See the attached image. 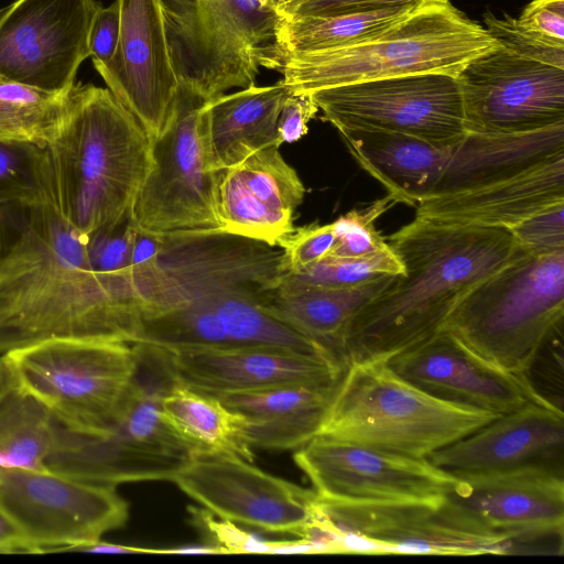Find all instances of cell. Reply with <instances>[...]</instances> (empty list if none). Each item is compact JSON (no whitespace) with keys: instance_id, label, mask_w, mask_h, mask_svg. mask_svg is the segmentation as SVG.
<instances>
[{"instance_id":"obj_1","label":"cell","mask_w":564,"mask_h":564,"mask_svg":"<svg viewBox=\"0 0 564 564\" xmlns=\"http://www.w3.org/2000/svg\"><path fill=\"white\" fill-rule=\"evenodd\" d=\"M387 242L404 271L349 322L340 346L345 366L388 360L443 329L474 288L523 250L507 228L420 218Z\"/></svg>"},{"instance_id":"obj_2","label":"cell","mask_w":564,"mask_h":564,"mask_svg":"<svg viewBox=\"0 0 564 564\" xmlns=\"http://www.w3.org/2000/svg\"><path fill=\"white\" fill-rule=\"evenodd\" d=\"M59 205L85 237L127 215L151 166V140L108 89L75 83L65 124L46 148Z\"/></svg>"},{"instance_id":"obj_3","label":"cell","mask_w":564,"mask_h":564,"mask_svg":"<svg viewBox=\"0 0 564 564\" xmlns=\"http://www.w3.org/2000/svg\"><path fill=\"white\" fill-rule=\"evenodd\" d=\"M131 271L140 318L225 293L268 301L290 272L278 246L219 229L135 228Z\"/></svg>"},{"instance_id":"obj_4","label":"cell","mask_w":564,"mask_h":564,"mask_svg":"<svg viewBox=\"0 0 564 564\" xmlns=\"http://www.w3.org/2000/svg\"><path fill=\"white\" fill-rule=\"evenodd\" d=\"M497 416L431 395L387 360H366L345 366L317 435L429 458Z\"/></svg>"},{"instance_id":"obj_5","label":"cell","mask_w":564,"mask_h":564,"mask_svg":"<svg viewBox=\"0 0 564 564\" xmlns=\"http://www.w3.org/2000/svg\"><path fill=\"white\" fill-rule=\"evenodd\" d=\"M497 42L451 2L425 4L359 44L293 53L276 70L293 94L420 73L457 74Z\"/></svg>"},{"instance_id":"obj_6","label":"cell","mask_w":564,"mask_h":564,"mask_svg":"<svg viewBox=\"0 0 564 564\" xmlns=\"http://www.w3.org/2000/svg\"><path fill=\"white\" fill-rule=\"evenodd\" d=\"M563 315L564 250L523 249L474 288L443 328L488 362L529 377Z\"/></svg>"},{"instance_id":"obj_7","label":"cell","mask_w":564,"mask_h":564,"mask_svg":"<svg viewBox=\"0 0 564 564\" xmlns=\"http://www.w3.org/2000/svg\"><path fill=\"white\" fill-rule=\"evenodd\" d=\"M180 87L206 102L276 70L281 15L269 0H162Z\"/></svg>"},{"instance_id":"obj_8","label":"cell","mask_w":564,"mask_h":564,"mask_svg":"<svg viewBox=\"0 0 564 564\" xmlns=\"http://www.w3.org/2000/svg\"><path fill=\"white\" fill-rule=\"evenodd\" d=\"M18 384L63 427L102 434L134 379L138 348L108 339L56 338L3 355Z\"/></svg>"},{"instance_id":"obj_9","label":"cell","mask_w":564,"mask_h":564,"mask_svg":"<svg viewBox=\"0 0 564 564\" xmlns=\"http://www.w3.org/2000/svg\"><path fill=\"white\" fill-rule=\"evenodd\" d=\"M204 101L181 88L165 131L151 141V166L131 207L137 229L169 234L223 228L221 171H212L204 142Z\"/></svg>"},{"instance_id":"obj_10","label":"cell","mask_w":564,"mask_h":564,"mask_svg":"<svg viewBox=\"0 0 564 564\" xmlns=\"http://www.w3.org/2000/svg\"><path fill=\"white\" fill-rule=\"evenodd\" d=\"M322 119L339 130H378L452 148L467 133L457 77L420 73L308 93Z\"/></svg>"},{"instance_id":"obj_11","label":"cell","mask_w":564,"mask_h":564,"mask_svg":"<svg viewBox=\"0 0 564 564\" xmlns=\"http://www.w3.org/2000/svg\"><path fill=\"white\" fill-rule=\"evenodd\" d=\"M293 457L316 496L338 503L440 506L458 481L429 458L322 435L299 447Z\"/></svg>"},{"instance_id":"obj_12","label":"cell","mask_w":564,"mask_h":564,"mask_svg":"<svg viewBox=\"0 0 564 564\" xmlns=\"http://www.w3.org/2000/svg\"><path fill=\"white\" fill-rule=\"evenodd\" d=\"M314 508L336 535L355 534L378 544L379 553L478 555L539 552L536 544L478 527L445 502L349 505L315 497Z\"/></svg>"},{"instance_id":"obj_13","label":"cell","mask_w":564,"mask_h":564,"mask_svg":"<svg viewBox=\"0 0 564 564\" xmlns=\"http://www.w3.org/2000/svg\"><path fill=\"white\" fill-rule=\"evenodd\" d=\"M0 511L28 536L36 553L101 539L128 520L115 486L0 466Z\"/></svg>"},{"instance_id":"obj_14","label":"cell","mask_w":564,"mask_h":564,"mask_svg":"<svg viewBox=\"0 0 564 564\" xmlns=\"http://www.w3.org/2000/svg\"><path fill=\"white\" fill-rule=\"evenodd\" d=\"M456 77L468 131L522 133L564 124V68L497 43Z\"/></svg>"},{"instance_id":"obj_15","label":"cell","mask_w":564,"mask_h":564,"mask_svg":"<svg viewBox=\"0 0 564 564\" xmlns=\"http://www.w3.org/2000/svg\"><path fill=\"white\" fill-rule=\"evenodd\" d=\"M97 0H15L0 9V77L68 91L90 56Z\"/></svg>"},{"instance_id":"obj_16","label":"cell","mask_w":564,"mask_h":564,"mask_svg":"<svg viewBox=\"0 0 564 564\" xmlns=\"http://www.w3.org/2000/svg\"><path fill=\"white\" fill-rule=\"evenodd\" d=\"M215 516L264 532L299 536L316 494L226 455H192L171 478Z\"/></svg>"},{"instance_id":"obj_17","label":"cell","mask_w":564,"mask_h":564,"mask_svg":"<svg viewBox=\"0 0 564 564\" xmlns=\"http://www.w3.org/2000/svg\"><path fill=\"white\" fill-rule=\"evenodd\" d=\"M132 343L165 349L268 347L341 362L326 346L271 314L262 299L240 293L143 316Z\"/></svg>"},{"instance_id":"obj_18","label":"cell","mask_w":564,"mask_h":564,"mask_svg":"<svg viewBox=\"0 0 564 564\" xmlns=\"http://www.w3.org/2000/svg\"><path fill=\"white\" fill-rule=\"evenodd\" d=\"M118 2L120 34L116 52L107 64L94 67L152 141L170 124L181 91L166 39L163 2Z\"/></svg>"},{"instance_id":"obj_19","label":"cell","mask_w":564,"mask_h":564,"mask_svg":"<svg viewBox=\"0 0 564 564\" xmlns=\"http://www.w3.org/2000/svg\"><path fill=\"white\" fill-rule=\"evenodd\" d=\"M387 361L394 372L433 397L498 415L531 402L555 404L528 376L488 362L445 328Z\"/></svg>"},{"instance_id":"obj_20","label":"cell","mask_w":564,"mask_h":564,"mask_svg":"<svg viewBox=\"0 0 564 564\" xmlns=\"http://www.w3.org/2000/svg\"><path fill=\"white\" fill-rule=\"evenodd\" d=\"M429 459L457 477L520 471L564 475V417L555 404L531 402L501 414Z\"/></svg>"},{"instance_id":"obj_21","label":"cell","mask_w":564,"mask_h":564,"mask_svg":"<svg viewBox=\"0 0 564 564\" xmlns=\"http://www.w3.org/2000/svg\"><path fill=\"white\" fill-rule=\"evenodd\" d=\"M465 520L563 553L564 475L520 471L458 478L444 501Z\"/></svg>"},{"instance_id":"obj_22","label":"cell","mask_w":564,"mask_h":564,"mask_svg":"<svg viewBox=\"0 0 564 564\" xmlns=\"http://www.w3.org/2000/svg\"><path fill=\"white\" fill-rule=\"evenodd\" d=\"M160 349L177 383L210 395L292 383H334L345 369L335 359L279 348Z\"/></svg>"},{"instance_id":"obj_23","label":"cell","mask_w":564,"mask_h":564,"mask_svg":"<svg viewBox=\"0 0 564 564\" xmlns=\"http://www.w3.org/2000/svg\"><path fill=\"white\" fill-rule=\"evenodd\" d=\"M280 147L264 148L221 171L218 208L223 229L271 246L294 230L305 187Z\"/></svg>"},{"instance_id":"obj_24","label":"cell","mask_w":564,"mask_h":564,"mask_svg":"<svg viewBox=\"0 0 564 564\" xmlns=\"http://www.w3.org/2000/svg\"><path fill=\"white\" fill-rule=\"evenodd\" d=\"M560 203H564V154L480 187L424 198L415 206V218L510 229Z\"/></svg>"},{"instance_id":"obj_25","label":"cell","mask_w":564,"mask_h":564,"mask_svg":"<svg viewBox=\"0 0 564 564\" xmlns=\"http://www.w3.org/2000/svg\"><path fill=\"white\" fill-rule=\"evenodd\" d=\"M561 154H564V124L522 133L467 131L451 148L447 162L429 197L480 187Z\"/></svg>"},{"instance_id":"obj_26","label":"cell","mask_w":564,"mask_h":564,"mask_svg":"<svg viewBox=\"0 0 564 564\" xmlns=\"http://www.w3.org/2000/svg\"><path fill=\"white\" fill-rule=\"evenodd\" d=\"M291 94L281 79L269 86L254 84L204 102L202 121L209 169L224 171L264 148L280 147L278 119Z\"/></svg>"},{"instance_id":"obj_27","label":"cell","mask_w":564,"mask_h":564,"mask_svg":"<svg viewBox=\"0 0 564 564\" xmlns=\"http://www.w3.org/2000/svg\"><path fill=\"white\" fill-rule=\"evenodd\" d=\"M336 383H292L215 397L243 417L251 448L297 449L317 435Z\"/></svg>"},{"instance_id":"obj_28","label":"cell","mask_w":564,"mask_h":564,"mask_svg":"<svg viewBox=\"0 0 564 564\" xmlns=\"http://www.w3.org/2000/svg\"><path fill=\"white\" fill-rule=\"evenodd\" d=\"M338 132L357 163L398 203L413 207L431 195L451 151L397 132L359 129Z\"/></svg>"},{"instance_id":"obj_29","label":"cell","mask_w":564,"mask_h":564,"mask_svg":"<svg viewBox=\"0 0 564 564\" xmlns=\"http://www.w3.org/2000/svg\"><path fill=\"white\" fill-rule=\"evenodd\" d=\"M395 276L387 274L350 288H328L300 282L288 273L265 306L299 333L326 346L343 362L340 346L349 322Z\"/></svg>"},{"instance_id":"obj_30","label":"cell","mask_w":564,"mask_h":564,"mask_svg":"<svg viewBox=\"0 0 564 564\" xmlns=\"http://www.w3.org/2000/svg\"><path fill=\"white\" fill-rule=\"evenodd\" d=\"M161 414L189 456L226 455L252 462L243 417L217 397L175 382L162 397Z\"/></svg>"},{"instance_id":"obj_31","label":"cell","mask_w":564,"mask_h":564,"mask_svg":"<svg viewBox=\"0 0 564 564\" xmlns=\"http://www.w3.org/2000/svg\"><path fill=\"white\" fill-rule=\"evenodd\" d=\"M425 4H398L326 17H281L278 43L282 56L343 48L368 41Z\"/></svg>"},{"instance_id":"obj_32","label":"cell","mask_w":564,"mask_h":564,"mask_svg":"<svg viewBox=\"0 0 564 564\" xmlns=\"http://www.w3.org/2000/svg\"><path fill=\"white\" fill-rule=\"evenodd\" d=\"M57 432L58 423L18 384L10 370L0 391V466L50 473L46 460L55 448Z\"/></svg>"},{"instance_id":"obj_33","label":"cell","mask_w":564,"mask_h":564,"mask_svg":"<svg viewBox=\"0 0 564 564\" xmlns=\"http://www.w3.org/2000/svg\"><path fill=\"white\" fill-rule=\"evenodd\" d=\"M70 94L72 89L47 91L0 77V141L48 148L65 124Z\"/></svg>"},{"instance_id":"obj_34","label":"cell","mask_w":564,"mask_h":564,"mask_svg":"<svg viewBox=\"0 0 564 564\" xmlns=\"http://www.w3.org/2000/svg\"><path fill=\"white\" fill-rule=\"evenodd\" d=\"M134 231L130 210L116 224L87 236L86 249L93 270L112 297L140 318L131 271Z\"/></svg>"},{"instance_id":"obj_35","label":"cell","mask_w":564,"mask_h":564,"mask_svg":"<svg viewBox=\"0 0 564 564\" xmlns=\"http://www.w3.org/2000/svg\"><path fill=\"white\" fill-rule=\"evenodd\" d=\"M404 271L400 259L389 246L364 258L327 256L302 273H290L293 279L313 285L350 288L381 275H398Z\"/></svg>"},{"instance_id":"obj_36","label":"cell","mask_w":564,"mask_h":564,"mask_svg":"<svg viewBox=\"0 0 564 564\" xmlns=\"http://www.w3.org/2000/svg\"><path fill=\"white\" fill-rule=\"evenodd\" d=\"M50 166L46 148L0 141V207L32 195Z\"/></svg>"},{"instance_id":"obj_37","label":"cell","mask_w":564,"mask_h":564,"mask_svg":"<svg viewBox=\"0 0 564 564\" xmlns=\"http://www.w3.org/2000/svg\"><path fill=\"white\" fill-rule=\"evenodd\" d=\"M398 202L388 194L365 208H355L333 223L337 240L328 256L364 258L378 253L389 243L375 228V221Z\"/></svg>"},{"instance_id":"obj_38","label":"cell","mask_w":564,"mask_h":564,"mask_svg":"<svg viewBox=\"0 0 564 564\" xmlns=\"http://www.w3.org/2000/svg\"><path fill=\"white\" fill-rule=\"evenodd\" d=\"M191 521L221 554H271L272 540L241 529L239 524L219 518L205 508L188 507Z\"/></svg>"},{"instance_id":"obj_39","label":"cell","mask_w":564,"mask_h":564,"mask_svg":"<svg viewBox=\"0 0 564 564\" xmlns=\"http://www.w3.org/2000/svg\"><path fill=\"white\" fill-rule=\"evenodd\" d=\"M337 236L332 224H311L294 230L278 245L285 256L290 273H302L327 257Z\"/></svg>"},{"instance_id":"obj_40","label":"cell","mask_w":564,"mask_h":564,"mask_svg":"<svg viewBox=\"0 0 564 564\" xmlns=\"http://www.w3.org/2000/svg\"><path fill=\"white\" fill-rule=\"evenodd\" d=\"M509 230L518 245L528 251L564 250V203L544 208Z\"/></svg>"},{"instance_id":"obj_41","label":"cell","mask_w":564,"mask_h":564,"mask_svg":"<svg viewBox=\"0 0 564 564\" xmlns=\"http://www.w3.org/2000/svg\"><path fill=\"white\" fill-rule=\"evenodd\" d=\"M516 30L543 45L564 48V0H532L519 18Z\"/></svg>"},{"instance_id":"obj_42","label":"cell","mask_w":564,"mask_h":564,"mask_svg":"<svg viewBox=\"0 0 564 564\" xmlns=\"http://www.w3.org/2000/svg\"><path fill=\"white\" fill-rule=\"evenodd\" d=\"M486 30L500 45L540 62L564 68V48L539 44L522 34L513 26L510 17L503 19L485 15Z\"/></svg>"},{"instance_id":"obj_43","label":"cell","mask_w":564,"mask_h":564,"mask_svg":"<svg viewBox=\"0 0 564 564\" xmlns=\"http://www.w3.org/2000/svg\"><path fill=\"white\" fill-rule=\"evenodd\" d=\"M449 0H295L286 6L281 17H326L343 12L368 10L398 4L445 3Z\"/></svg>"},{"instance_id":"obj_44","label":"cell","mask_w":564,"mask_h":564,"mask_svg":"<svg viewBox=\"0 0 564 564\" xmlns=\"http://www.w3.org/2000/svg\"><path fill=\"white\" fill-rule=\"evenodd\" d=\"M120 34V8L118 0L101 7L91 23L89 52L95 64H107L113 56Z\"/></svg>"},{"instance_id":"obj_45","label":"cell","mask_w":564,"mask_h":564,"mask_svg":"<svg viewBox=\"0 0 564 564\" xmlns=\"http://www.w3.org/2000/svg\"><path fill=\"white\" fill-rule=\"evenodd\" d=\"M318 108L308 93L291 94L284 101L278 119V140L292 143L307 133V124Z\"/></svg>"},{"instance_id":"obj_46","label":"cell","mask_w":564,"mask_h":564,"mask_svg":"<svg viewBox=\"0 0 564 564\" xmlns=\"http://www.w3.org/2000/svg\"><path fill=\"white\" fill-rule=\"evenodd\" d=\"M0 553H36L24 532L0 511Z\"/></svg>"},{"instance_id":"obj_47","label":"cell","mask_w":564,"mask_h":564,"mask_svg":"<svg viewBox=\"0 0 564 564\" xmlns=\"http://www.w3.org/2000/svg\"><path fill=\"white\" fill-rule=\"evenodd\" d=\"M56 552H87V553H150L156 554L155 549L138 547L102 541L101 539L79 542L62 546Z\"/></svg>"},{"instance_id":"obj_48","label":"cell","mask_w":564,"mask_h":564,"mask_svg":"<svg viewBox=\"0 0 564 564\" xmlns=\"http://www.w3.org/2000/svg\"><path fill=\"white\" fill-rule=\"evenodd\" d=\"M156 554H183V555H195V554H221L220 551L213 544H191L182 545L171 549L156 550Z\"/></svg>"},{"instance_id":"obj_49","label":"cell","mask_w":564,"mask_h":564,"mask_svg":"<svg viewBox=\"0 0 564 564\" xmlns=\"http://www.w3.org/2000/svg\"><path fill=\"white\" fill-rule=\"evenodd\" d=\"M10 375L9 366L6 361V358L3 355L0 356V391L2 390L3 386L6 384L8 378Z\"/></svg>"},{"instance_id":"obj_50","label":"cell","mask_w":564,"mask_h":564,"mask_svg":"<svg viewBox=\"0 0 564 564\" xmlns=\"http://www.w3.org/2000/svg\"><path fill=\"white\" fill-rule=\"evenodd\" d=\"M293 1L295 0H269L270 4L278 11L279 14L286 6Z\"/></svg>"}]
</instances>
